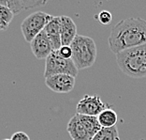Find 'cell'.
Segmentation results:
<instances>
[{
  "mask_svg": "<svg viewBox=\"0 0 146 140\" xmlns=\"http://www.w3.org/2000/svg\"><path fill=\"white\" fill-rule=\"evenodd\" d=\"M114 54L146 44V20L140 17L123 19L112 27L108 39Z\"/></svg>",
  "mask_w": 146,
  "mask_h": 140,
  "instance_id": "cell-1",
  "label": "cell"
},
{
  "mask_svg": "<svg viewBox=\"0 0 146 140\" xmlns=\"http://www.w3.org/2000/svg\"><path fill=\"white\" fill-rule=\"evenodd\" d=\"M116 61L121 71L129 77H146V44L119 53Z\"/></svg>",
  "mask_w": 146,
  "mask_h": 140,
  "instance_id": "cell-2",
  "label": "cell"
},
{
  "mask_svg": "<svg viewBox=\"0 0 146 140\" xmlns=\"http://www.w3.org/2000/svg\"><path fill=\"white\" fill-rule=\"evenodd\" d=\"M70 47L72 49V60L78 70L90 68L97 60V45L90 37L78 35L72 42Z\"/></svg>",
  "mask_w": 146,
  "mask_h": 140,
  "instance_id": "cell-3",
  "label": "cell"
},
{
  "mask_svg": "<svg viewBox=\"0 0 146 140\" xmlns=\"http://www.w3.org/2000/svg\"><path fill=\"white\" fill-rule=\"evenodd\" d=\"M100 129L97 117L80 114L73 116L67 125V131L72 140H92Z\"/></svg>",
  "mask_w": 146,
  "mask_h": 140,
  "instance_id": "cell-4",
  "label": "cell"
},
{
  "mask_svg": "<svg viewBox=\"0 0 146 140\" xmlns=\"http://www.w3.org/2000/svg\"><path fill=\"white\" fill-rule=\"evenodd\" d=\"M52 18V15L43 11H35L25 18L21 24V30L25 42L30 43L39 33L44 30L45 26Z\"/></svg>",
  "mask_w": 146,
  "mask_h": 140,
  "instance_id": "cell-5",
  "label": "cell"
},
{
  "mask_svg": "<svg viewBox=\"0 0 146 140\" xmlns=\"http://www.w3.org/2000/svg\"><path fill=\"white\" fill-rule=\"evenodd\" d=\"M79 70L72 59H65L58 54V51H54L46 59L44 77L56 74H68L76 78Z\"/></svg>",
  "mask_w": 146,
  "mask_h": 140,
  "instance_id": "cell-6",
  "label": "cell"
},
{
  "mask_svg": "<svg viewBox=\"0 0 146 140\" xmlns=\"http://www.w3.org/2000/svg\"><path fill=\"white\" fill-rule=\"evenodd\" d=\"M110 108L98 95H84L76 105V114L98 117L103 110Z\"/></svg>",
  "mask_w": 146,
  "mask_h": 140,
  "instance_id": "cell-7",
  "label": "cell"
},
{
  "mask_svg": "<svg viewBox=\"0 0 146 140\" xmlns=\"http://www.w3.org/2000/svg\"><path fill=\"white\" fill-rule=\"evenodd\" d=\"M45 84L56 93H68L75 86V77L68 74H56L45 78Z\"/></svg>",
  "mask_w": 146,
  "mask_h": 140,
  "instance_id": "cell-8",
  "label": "cell"
},
{
  "mask_svg": "<svg viewBox=\"0 0 146 140\" xmlns=\"http://www.w3.org/2000/svg\"><path fill=\"white\" fill-rule=\"evenodd\" d=\"M32 53L38 59H47V58L54 51L49 38L43 30L30 42Z\"/></svg>",
  "mask_w": 146,
  "mask_h": 140,
  "instance_id": "cell-9",
  "label": "cell"
},
{
  "mask_svg": "<svg viewBox=\"0 0 146 140\" xmlns=\"http://www.w3.org/2000/svg\"><path fill=\"white\" fill-rule=\"evenodd\" d=\"M47 4L44 0H0V5L9 8L14 13V15L19 14L23 11L38 8Z\"/></svg>",
  "mask_w": 146,
  "mask_h": 140,
  "instance_id": "cell-10",
  "label": "cell"
},
{
  "mask_svg": "<svg viewBox=\"0 0 146 140\" xmlns=\"http://www.w3.org/2000/svg\"><path fill=\"white\" fill-rule=\"evenodd\" d=\"M60 22V33L62 46H70L77 34V25L75 22L67 15H61Z\"/></svg>",
  "mask_w": 146,
  "mask_h": 140,
  "instance_id": "cell-11",
  "label": "cell"
},
{
  "mask_svg": "<svg viewBox=\"0 0 146 140\" xmlns=\"http://www.w3.org/2000/svg\"><path fill=\"white\" fill-rule=\"evenodd\" d=\"M60 22H61L60 16H54V18L48 23V25L44 28V31L49 38L50 42H51L54 51H58L62 47Z\"/></svg>",
  "mask_w": 146,
  "mask_h": 140,
  "instance_id": "cell-12",
  "label": "cell"
},
{
  "mask_svg": "<svg viewBox=\"0 0 146 140\" xmlns=\"http://www.w3.org/2000/svg\"><path fill=\"white\" fill-rule=\"evenodd\" d=\"M98 121L101 128H111L114 127L116 122L118 121V116L114 110L111 107L103 110L98 117Z\"/></svg>",
  "mask_w": 146,
  "mask_h": 140,
  "instance_id": "cell-13",
  "label": "cell"
},
{
  "mask_svg": "<svg viewBox=\"0 0 146 140\" xmlns=\"http://www.w3.org/2000/svg\"><path fill=\"white\" fill-rule=\"evenodd\" d=\"M92 140H120L116 126L111 128H101Z\"/></svg>",
  "mask_w": 146,
  "mask_h": 140,
  "instance_id": "cell-14",
  "label": "cell"
},
{
  "mask_svg": "<svg viewBox=\"0 0 146 140\" xmlns=\"http://www.w3.org/2000/svg\"><path fill=\"white\" fill-rule=\"evenodd\" d=\"M14 17V13H13L9 8L5 6L0 5V29L2 31H5L8 29L9 23Z\"/></svg>",
  "mask_w": 146,
  "mask_h": 140,
  "instance_id": "cell-15",
  "label": "cell"
},
{
  "mask_svg": "<svg viewBox=\"0 0 146 140\" xmlns=\"http://www.w3.org/2000/svg\"><path fill=\"white\" fill-rule=\"evenodd\" d=\"M97 19L101 25H110L112 21V15L111 13L108 11H101L97 16Z\"/></svg>",
  "mask_w": 146,
  "mask_h": 140,
  "instance_id": "cell-16",
  "label": "cell"
},
{
  "mask_svg": "<svg viewBox=\"0 0 146 140\" xmlns=\"http://www.w3.org/2000/svg\"><path fill=\"white\" fill-rule=\"evenodd\" d=\"M58 54L65 59H72V49L70 46H62L58 50Z\"/></svg>",
  "mask_w": 146,
  "mask_h": 140,
  "instance_id": "cell-17",
  "label": "cell"
},
{
  "mask_svg": "<svg viewBox=\"0 0 146 140\" xmlns=\"http://www.w3.org/2000/svg\"><path fill=\"white\" fill-rule=\"evenodd\" d=\"M11 140H30L27 134H25V132H16L12 135Z\"/></svg>",
  "mask_w": 146,
  "mask_h": 140,
  "instance_id": "cell-18",
  "label": "cell"
},
{
  "mask_svg": "<svg viewBox=\"0 0 146 140\" xmlns=\"http://www.w3.org/2000/svg\"><path fill=\"white\" fill-rule=\"evenodd\" d=\"M3 140H11V139H9V138H6V139H3Z\"/></svg>",
  "mask_w": 146,
  "mask_h": 140,
  "instance_id": "cell-19",
  "label": "cell"
}]
</instances>
